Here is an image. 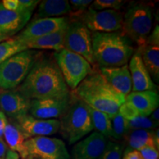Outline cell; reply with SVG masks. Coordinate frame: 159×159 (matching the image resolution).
<instances>
[{
  "label": "cell",
  "mask_w": 159,
  "mask_h": 159,
  "mask_svg": "<svg viewBox=\"0 0 159 159\" xmlns=\"http://www.w3.org/2000/svg\"><path fill=\"white\" fill-rule=\"evenodd\" d=\"M71 100V93L63 97L42 99H32L30 115L41 119L61 118L68 110Z\"/></svg>",
  "instance_id": "11"
},
{
  "label": "cell",
  "mask_w": 159,
  "mask_h": 159,
  "mask_svg": "<svg viewBox=\"0 0 159 159\" xmlns=\"http://www.w3.org/2000/svg\"><path fill=\"white\" fill-rule=\"evenodd\" d=\"M118 113L128 121L132 120V119L139 116L138 111L135 108L134 105L126 102V101L119 108Z\"/></svg>",
  "instance_id": "31"
},
{
  "label": "cell",
  "mask_w": 159,
  "mask_h": 159,
  "mask_svg": "<svg viewBox=\"0 0 159 159\" xmlns=\"http://www.w3.org/2000/svg\"><path fill=\"white\" fill-rule=\"evenodd\" d=\"M4 136L5 142L10 150L17 152L21 158H27L24 143L28 138L16 121L11 119L7 120L4 131Z\"/></svg>",
  "instance_id": "20"
},
{
  "label": "cell",
  "mask_w": 159,
  "mask_h": 159,
  "mask_svg": "<svg viewBox=\"0 0 159 159\" xmlns=\"http://www.w3.org/2000/svg\"><path fill=\"white\" fill-rule=\"evenodd\" d=\"M27 138L51 136L60 130V121L57 119H36L30 114L16 120Z\"/></svg>",
  "instance_id": "14"
},
{
  "label": "cell",
  "mask_w": 159,
  "mask_h": 159,
  "mask_svg": "<svg viewBox=\"0 0 159 159\" xmlns=\"http://www.w3.org/2000/svg\"><path fill=\"white\" fill-rule=\"evenodd\" d=\"M153 130H128L125 137L128 141V148L139 151L144 147H154L156 148Z\"/></svg>",
  "instance_id": "24"
},
{
  "label": "cell",
  "mask_w": 159,
  "mask_h": 159,
  "mask_svg": "<svg viewBox=\"0 0 159 159\" xmlns=\"http://www.w3.org/2000/svg\"><path fill=\"white\" fill-rule=\"evenodd\" d=\"M128 68L132 80L133 91H157L156 85L152 81L140 55L136 52L131 57Z\"/></svg>",
  "instance_id": "17"
},
{
  "label": "cell",
  "mask_w": 159,
  "mask_h": 159,
  "mask_svg": "<svg viewBox=\"0 0 159 159\" xmlns=\"http://www.w3.org/2000/svg\"><path fill=\"white\" fill-rule=\"evenodd\" d=\"M145 43H149V44L159 46V27L158 25H157L153 31L151 33V34L149 35L147 41Z\"/></svg>",
  "instance_id": "34"
},
{
  "label": "cell",
  "mask_w": 159,
  "mask_h": 159,
  "mask_svg": "<svg viewBox=\"0 0 159 159\" xmlns=\"http://www.w3.org/2000/svg\"><path fill=\"white\" fill-rule=\"evenodd\" d=\"M31 16V12L8 11L0 2V31L12 38L25 28Z\"/></svg>",
  "instance_id": "16"
},
{
  "label": "cell",
  "mask_w": 159,
  "mask_h": 159,
  "mask_svg": "<svg viewBox=\"0 0 159 159\" xmlns=\"http://www.w3.org/2000/svg\"><path fill=\"white\" fill-rule=\"evenodd\" d=\"M143 159H158V150L154 147H144L139 150Z\"/></svg>",
  "instance_id": "33"
},
{
  "label": "cell",
  "mask_w": 159,
  "mask_h": 159,
  "mask_svg": "<svg viewBox=\"0 0 159 159\" xmlns=\"http://www.w3.org/2000/svg\"><path fill=\"white\" fill-rule=\"evenodd\" d=\"M7 145L2 138L0 139V159H5L7 152Z\"/></svg>",
  "instance_id": "38"
},
{
  "label": "cell",
  "mask_w": 159,
  "mask_h": 159,
  "mask_svg": "<svg viewBox=\"0 0 159 159\" xmlns=\"http://www.w3.org/2000/svg\"><path fill=\"white\" fill-rule=\"evenodd\" d=\"M30 101L16 89H0V109L11 120L16 121L28 114Z\"/></svg>",
  "instance_id": "13"
},
{
  "label": "cell",
  "mask_w": 159,
  "mask_h": 159,
  "mask_svg": "<svg viewBox=\"0 0 159 159\" xmlns=\"http://www.w3.org/2000/svg\"><path fill=\"white\" fill-rule=\"evenodd\" d=\"M69 23L68 17L35 19L15 36L23 42L66 29Z\"/></svg>",
  "instance_id": "12"
},
{
  "label": "cell",
  "mask_w": 159,
  "mask_h": 159,
  "mask_svg": "<svg viewBox=\"0 0 159 159\" xmlns=\"http://www.w3.org/2000/svg\"><path fill=\"white\" fill-rule=\"evenodd\" d=\"M66 29L25 42L27 49H53L57 51L63 49Z\"/></svg>",
  "instance_id": "22"
},
{
  "label": "cell",
  "mask_w": 159,
  "mask_h": 159,
  "mask_svg": "<svg viewBox=\"0 0 159 159\" xmlns=\"http://www.w3.org/2000/svg\"><path fill=\"white\" fill-rule=\"evenodd\" d=\"M75 97L91 108L112 117L125 102V97L115 90L97 68L78 85L73 92Z\"/></svg>",
  "instance_id": "2"
},
{
  "label": "cell",
  "mask_w": 159,
  "mask_h": 159,
  "mask_svg": "<svg viewBox=\"0 0 159 159\" xmlns=\"http://www.w3.org/2000/svg\"><path fill=\"white\" fill-rule=\"evenodd\" d=\"M113 138L120 139L126 136L128 132V120L117 113L111 118Z\"/></svg>",
  "instance_id": "27"
},
{
  "label": "cell",
  "mask_w": 159,
  "mask_h": 159,
  "mask_svg": "<svg viewBox=\"0 0 159 159\" xmlns=\"http://www.w3.org/2000/svg\"><path fill=\"white\" fill-rule=\"evenodd\" d=\"M21 159H33V157H31V156H27V158H21Z\"/></svg>",
  "instance_id": "42"
},
{
  "label": "cell",
  "mask_w": 159,
  "mask_h": 159,
  "mask_svg": "<svg viewBox=\"0 0 159 159\" xmlns=\"http://www.w3.org/2000/svg\"><path fill=\"white\" fill-rule=\"evenodd\" d=\"M27 50L25 43L16 38H10L0 43V64L17 53Z\"/></svg>",
  "instance_id": "26"
},
{
  "label": "cell",
  "mask_w": 159,
  "mask_h": 159,
  "mask_svg": "<svg viewBox=\"0 0 159 159\" xmlns=\"http://www.w3.org/2000/svg\"><path fill=\"white\" fill-rule=\"evenodd\" d=\"M128 130H156L158 125L146 116H138L132 120L128 121Z\"/></svg>",
  "instance_id": "28"
},
{
  "label": "cell",
  "mask_w": 159,
  "mask_h": 159,
  "mask_svg": "<svg viewBox=\"0 0 159 159\" xmlns=\"http://www.w3.org/2000/svg\"><path fill=\"white\" fill-rule=\"evenodd\" d=\"M94 130L88 105L71 94L68 110L61 117L60 130L69 144L76 143Z\"/></svg>",
  "instance_id": "4"
},
{
  "label": "cell",
  "mask_w": 159,
  "mask_h": 159,
  "mask_svg": "<svg viewBox=\"0 0 159 159\" xmlns=\"http://www.w3.org/2000/svg\"><path fill=\"white\" fill-rule=\"evenodd\" d=\"M136 52L140 55L142 62L152 80L159 82V46L144 43L139 47Z\"/></svg>",
  "instance_id": "21"
},
{
  "label": "cell",
  "mask_w": 159,
  "mask_h": 159,
  "mask_svg": "<svg viewBox=\"0 0 159 159\" xmlns=\"http://www.w3.org/2000/svg\"><path fill=\"white\" fill-rule=\"evenodd\" d=\"M11 37H9L8 35H5V33H3L2 32L0 31V43L4 41H6V40H7L8 39H10Z\"/></svg>",
  "instance_id": "41"
},
{
  "label": "cell",
  "mask_w": 159,
  "mask_h": 159,
  "mask_svg": "<svg viewBox=\"0 0 159 159\" xmlns=\"http://www.w3.org/2000/svg\"><path fill=\"white\" fill-rule=\"evenodd\" d=\"M71 5L66 0H44L40 2L35 19L57 18L69 14Z\"/></svg>",
  "instance_id": "23"
},
{
  "label": "cell",
  "mask_w": 159,
  "mask_h": 159,
  "mask_svg": "<svg viewBox=\"0 0 159 159\" xmlns=\"http://www.w3.org/2000/svg\"><path fill=\"white\" fill-rule=\"evenodd\" d=\"M78 20L94 33H114L123 28V15L119 11H96L89 7Z\"/></svg>",
  "instance_id": "10"
},
{
  "label": "cell",
  "mask_w": 159,
  "mask_h": 159,
  "mask_svg": "<svg viewBox=\"0 0 159 159\" xmlns=\"http://www.w3.org/2000/svg\"><path fill=\"white\" fill-rule=\"evenodd\" d=\"M15 89L30 100L63 97L70 93L54 57L43 56L42 53L25 80Z\"/></svg>",
  "instance_id": "1"
},
{
  "label": "cell",
  "mask_w": 159,
  "mask_h": 159,
  "mask_svg": "<svg viewBox=\"0 0 159 159\" xmlns=\"http://www.w3.org/2000/svg\"><path fill=\"white\" fill-rule=\"evenodd\" d=\"M152 25V8L146 4L138 3L130 6L123 16V33L139 47L146 43Z\"/></svg>",
  "instance_id": "6"
},
{
  "label": "cell",
  "mask_w": 159,
  "mask_h": 159,
  "mask_svg": "<svg viewBox=\"0 0 159 159\" xmlns=\"http://www.w3.org/2000/svg\"><path fill=\"white\" fill-rule=\"evenodd\" d=\"M53 57L61 71L66 84L72 91L96 69L93 68L84 57L64 48L55 51Z\"/></svg>",
  "instance_id": "7"
},
{
  "label": "cell",
  "mask_w": 159,
  "mask_h": 159,
  "mask_svg": "<svg viewBox=\"0 0 159 159\" xmlns=\"http://www.w3.org/2000/svg\"><path fill=\"white\" fill-rule=\"evenodd\" d=\"M39 3L40 1L38 0H19V8L17 11L33 13Z\"/></svg>",
  "instance_id": "32"
},
{
  "label": "cell",
  "mask_w": 159,
  "mask_h": 159,
  "mask_svg": "<svg viewBox=\"0 0 159 159\" xmlns=\"http://www.w3.org/2000/svg\"><path fill=\"white\" fill-rule=\"evenodd\" d=\"M150 119L152 121V122L156 123L157 125H158L159 123V109L157 108L150 115Z\"/></svg>",
  "instance_id": "39"
},
{
  "label": "cell",
  "mask_w": 159,
  "mask_h": 159,
  "mask_svg": "<svg viewBox=\"0 0 159 159\" xmlns=\"http://www.w3.org/2000/svg\"><path fill=\"white\" fill-rule=\"evenodd\" d=\"M107 143V138L94 132L75 145L71 150V159H99Z\"/></svg>",
  "instance_id": "15"
},
{
  "label": "cell",
  "mask_w": 159,
  "mask_h": 159,
  "mask_svg": "<svg viewBox=\"0 0 159 159\" xmlns=\"http://www.w3.org/2000/svg\"><path fill=\"white\" fill-rule=\"evenodd\" d=\"M99 71L119 94L126 97L132 91V80L128 64L119 67H100Z\"/></svg>",
  "instance_id": "18"
},
{
  "label": "cell",
  "mask_w": 159,
  "mask_h": 159,
  "mask_svg": "<svg viewBox=\"0 0 159 159\" xmlns=\"http://www.w3.org/2000/svg\"><path fill=\"white\" fill-rule=\"evenodd\" d=\"M24 147L27 156L33 159H71L65 143L59 139L32 137L25 141Z\"/></svg>",
  "instance_id": "9"
},
{
  "label": "cell",
  "mask_w": 159,
  "mask_h": 159,
  "mask_svg": "<svg viewBox=\"0 0 159 159\" xmlns=\"http://www.w3.org/2000/svg\"><path fill=\"white\" fill-rule=\"evenodd\" d=\"M126 102L130 103L138 111L140 116H146L158 108L159 96L158 91H131L125 97Z\"/></svg>",
  "instance_id": "19"
},
{
  "label": "cell",
  "mask_w": 159,
  "mask_h": 159,
  "mask_svg": "<svg viewBox=\"0 0 159 159\" xmlns=\"http://www.w3.org/2000/svg\"><path fill=\"white\" fill-rule=\"evenodd\" d=\"M93 55L97 66L119 67L128 64L134 52V47L123 33H93Z\"/></svg>",
  "instance_id": "3"
},
{
  "label": "cell",
  "mask_w": 159,
  "mask_h": 159,
  "mask_svg": "<svg viewBox=\"0 0 159 159\" xmlns=\"http://www.w3.org/2000/svg\"><path fill=\"white\" fill-rule=\"evenodd\" d=\"M88 108L92 120L93 127L97 130L96 132L103 135L105 138H113L111 117L105 113L91 108L89 105Z\"/></svg>",
  "instance_id": "25"
},
{
  "label": "cell",
  "mask_w": 159,
  "mask_h": 159,
  "mask_svg": "<svg viewBox=\"0 0 159 159\" xmlns=\"http://www.w3.org/2000/svg\"><path fill=\"white\" fill-rule=\"evenodd\" d=\"M5 159H19V155L17 152L8 150L7 152Z\"/></svg>",
  "instance_id": "40"
},
{
  "label": "cell",
  "mask_w": 159,
  "mask_h": 159,
  "mask_svg": "<svg viewBox=\"0 0 159 159\" xmlns=\"http://www.w3.org/2000/svg\"><path fill=\"white\" fill-rule=\"evenodd\" d=\"M123 156L124 158L122 159H143L142 155L138 150H131L130 148L126 149Z\"/></svg>",
  "instance_id": "35"
},
{
  "label": "cell",
  "mask_w": 159,
  "mask_h": 159,
  "mask_svg": "<svg viewBox=\"0 0 159 159\" xmlns=\"http://www.w3.org/2000/svg\"><path fill=\"white\" fill-rule=\"evenodd\" d=\"M125 3H126L125 1H120V0H96L91 3L90 7L96 11H106V10L119 11Z\"/></svg>",
  "instance_id": "30"
},
{
  "label": "cell",
  "mask_w": 159,
  "mask_h": 159,
  "mask_svg": "<svg viewBox=\"0 0 159 159\" xmlns=\"http://www.w3.org/2000/svg\"><path fill=\"white\" fill-rule=\"evenodd\" d=\"M7 122V119L5 114L0 111V139L4 136V131Z\"/></svg>",
  "instance_id": "37"
},
{
  "label": "cell",
  "mask_w": 159,
  "mask_h": 159,
  "mask_svg": "<svg viewBox=\"0 0 159 159\" xmlns=\"http://www.w3.org/2000/svg\"><path fill=\"white\" fill-rule=\"evenodd\" d=\"M1 3L8 11H17L19 8V0H3Z\"/></svg>",
  "instance_id": "36"
},
{
  "label": "cell",
  "mask_w": 159,
  "mask_h": 159,
  "mask_svg": "<svg viewBox=\"0 0 159 159\" xmlns=\"http://www.w3.org/2000/svg\"><path fill=\"white\" fill-rule=\"evenodd\" d=\"M92 33L86 26L79 20L69 21L66 29L63 48L80 55L97 68L92 49Z\"/></svg>",
  "instance_id": "8"
},
{
  "label": "cell",
  "mask_w": 159,
  "mask_h": 159,
  "mask_svg": "<svg viewBox=\"0 0 159 159\" xmlns=\"http://www.w3.org/2000/svg\"><path fill=\"white\" fill-rule=\"evenodd\" d=\"M123 151L124 144L108 142L99 159H122Z\"/></svg>",
  "instance_id": "29"
},
{
  "label": "cell",
  "mask_w": 159,
  "mask_h": 159,
  "mask_svg": "<svg viewBox=\"0 0 159 159\" xmlns=\"http://www.w3.org/2000/svg\"><path fill=\"white\" fill-rule=\"evenodd\" d=\"M41 52L27 50L17 53L0 64V89H16L25 80Z\"/></svg>",
  "instance_id": "5"
}]
</instances>
